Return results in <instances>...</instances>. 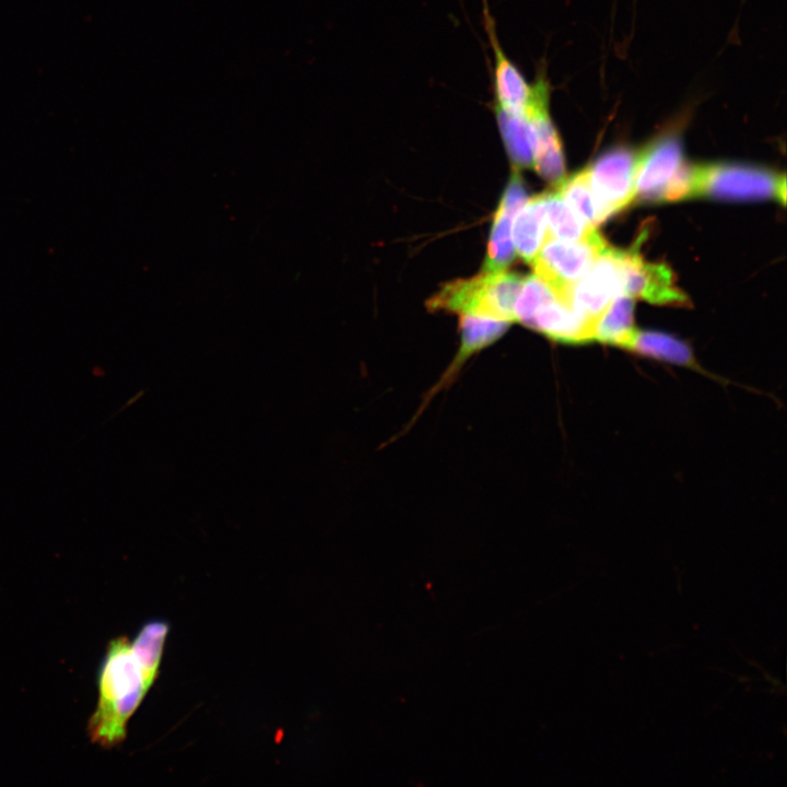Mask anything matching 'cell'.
<instances>
[{
	"instance_id": "1",
	"label": "cell",
	"mask_w": 787,
	"mask_h": 787,
	"mask_svg": "<svg viewBox=\"0 0 787 787\" xmlns=\"http://www.w3.org/2000/svg\"><path fill=\"white\" fill-rule=\"evenodd\" d=\"M157 676L142 663L126 636L111 639L97 674L96 708L87 723L91 741L107 749L121 743L130 717Z\"/></svg>"
},
{
	"instance_id": "2",
	"label": "cell",
	"mask_w": 787,
	"mask_h": 787,
	"mask_svg": "<svg viewBox=\"0 0 787 787\" xmlns=\"http://www.w3.org/2000/svg\"><path fill=\"white\" fill-rule=\"evenodd\" d=\"M524 277L504 270H482L470 279L446 283L426 303L431 312L474 315L514 322V305Z\"/></svg>"
},
{
	"instance_id": "3",
	"label": "cell",
	"mask_w": 787,
	"mask_h": 787,
	"mask_svg": "<svg viewBox=\"0 0 787 787\" xmlns=\"http://www.w3.org/2000/svg\"><path fill=\"white\" fill-rule=\"evenodd\" d=\"M608 246L596 230L574 242L547 238L531 265L535 274L568 305L572 287L588 273Z\"/></svg>"
},
{
	"instance_id": "4",
	"label": "cell",
	"mask_w": 787,
	"mask_h": 787,
	"mask_svg": "<svg viewBox=\"0 0 787 787\" xmlns=\"http://www.w3.org/2000/svg\"><path fill=\"white\" fill-rule=\"evenodd\" d=\"M713 197L728 200L775 198L786 199L784 175L763 168L715 164L694 165L692 197Z\"/></svg>"
},
{
	"instance_id": "5",
	"label": "cell",
	"mask_w": 787,
	"mask_h": 787,
	"mask_svg": "<svg viewBox=\"0 0 787 787\" xmlns=\"http://www.w3.org/2000/svg\"><path fill=\"white\" fill-rule=\"evenodd\" d=\"M623 252L609 245L571 290L568 305L591 329L594 340L597 321L622 290Z\"/></svg>"
},
{
	"instance_id": "6",
	"label": "cell",
	"mask_w": 787,
	"mask_h": 787,
	"mask_svg": "<svg viewBox=\"0 0 787 787\" xmlns=\"http://www.w3.org/2000/svg\"><path fill=\"white\" fill-rule=\"evenodd\" d=\"M637 167L638 153L622 148L604 153L588 167L591 189L607 219L635 199Z\"/></svg>"
},
{
	"instance_id": "7",
	"label": "cell",
	"mask_w": 787,
	"mask_h": 787,
	"mask_svg": "<svg viewBox=\"0 0 787 787\" xmlns=\"http://www.w3.org/2000/svg\"><path fill=\"white\" fill-rule=\"evenodd\" d=\"M532 89V97L526 111L535 136L532 166L545 180L559 185L565 178L564 154L560 136L550 117V85L542 69L538 72Z\"/></svg>"
},
{
	"instance_id": "8",
	"label": "cell",
	"mask_w": 787,
	"mask_h": 787,
	"mask_svg": "<svg viewBox=\"0 0 787 787\" xmlns=\"http://www.w3.org/2000/svg\"><path fill=\"white\" fill-rule=\"evenodd\" d=\"M482 11L483 25L493 51L492 104L506 111L524 115L532 97V83L526 80L502 48L486 0H483Z\"/></svg>"
},
{
	"instance_id": "9",
	"label": "cell",
	"mask_w": 787,
	"mask_h": 787,
	"mask_svg": "<svg viewBox=\"0 0 787 787\" xmlns=\"http://www.w3.org/2000/svg\"><path fill=\"white\" fill-rule=\"evenodd\" d=\"M622 291L653 304H683L688 301L666 265L647 262L632 251L623 252Z\"/></svg>"
},
{
	"instance_id": "10",
	"label": "cell",
	"mask_w": 787,
	"mask_h": 787,
	"mask_svg": "<svg viewBox=\"0 0 787 787\" xmlns=\"http://www.w3.org/2000/svg\"><path fill=\"white\" fill-rule=\"evenodd\" d=\"M682 164V146L674 136H666L638 152L635 199L659 201L660 193Z\"/></svg>"
},
{
	"instance_id": "11",
	"label": "cell",
	"mask_w": 787,
	"mask_h": 787,
	"mask_svg": "<svg viewBox=\"0 0 787 787\" xmlns=\"http://www.w3.org/2000/svg\"><path fill=\"white\" fill-rule=\"evenodd\" d=\"M510 324L512 322L508 321L481 316L466 314L460 315L461 342L459 350L445 374L427 395L424 404L439 389L446 387V385L454 380L455 375L470 356L500 339L508 329Z\"/></svg>"
},
{
	"instance_id": "12",
	"label": "cell",
	"mask_w": 787,
	"mask_h": 787,
	"mask_svg": "<svg viewBox=\"0 0 787 787\" xmlns=\"http://www.w3.org/2000/svg\"><path fill=\"white\" fill-rule=\"evenodd\" d=\"M528 327L557 342L583 343L594 340L587 324L559 298L541 306Z\"/></svg>"
},
{
	"instance_id": "13",
	"label": "cell",
	"mask_w": 787,
	"mask_h": 787,
	"mask_svg": "<svg viewBox=\"0 0 787 787\" xmlns=\"http://www.w3.org/2000/svg\"><path fill=\"white\" fill-rule=\"evenodd\" d=\"M514 218L512 237L515 252L532 263L548 238L543 193L528 198Z\"/></svg>"
},
{
	"instance_id": "14",
	"label": "cell",
	"mask_w": 787,
	"mask_h": 787,
	"mask_svg": "<svg viewBox=\"0 0 787 787\" xmlns=\"http://www.w3.org/2000/svg\"><path fill=\"white\" fill-rule=\"evenodd\" d=\"M506 152L515 169L532 166L535 136L529 117L491 104Z\"/></svg>"
},
{
	"instance_id": "15",
	"label": "cell",
	"mask_w": 787,
	"mask_h": 787,
	"mask_svg": "<svg viewBox=\"0 0 787 787\" xmlns=\"http://www.w3.org/2000/svg\"><path fill=\"white\" fill-rule=\"evenodd\" d=\"M634 297L619 291L595 327V340L631 350L637 330L634 327Z\"/></svg>"
},
{
	"instance_id": "16",
	"label": "cell",
	"mask_w": 787,
	"mask_h": 787,
	"mask_svg": "<svg viewBox=\"0 0 787 787\" xmlns=\"http://www.w3.org/2000/svg\"><path fill=\"white\" fill-rule=\"evenodd\" d=\"M557 191L588 227L595 230L607 220L591 189L588 167L568 178L565 177L557 185Z\"/></svg>"
},
{
	"instance_id": "17",
	"label": "cell",
	"mask_w": 787,
	"mask_h": 787,
	"mask_svg": "<svg viewBox=\"0 0 787 787\" xmlns=\"http://www.w3.org/2000/svg\"><path fill=\"white\" fill-rule=\"evenodd\" d=\"M548 238L579 240L594 228L588 227L568 207L559 191L543 193Z\"/></svg>"
},
{
	"instance_id": "18",
	"label": "cell",
	"mask_w": 787,
	"mask_h": 787,
	"mask_svg": "<svg viewBox=\"0 0 787 787\" xmlns=\"http://www.w3.org/2000/svg\"><path fill=\"white\" fill-rule=\"evenodd\" d=\"M516 213L501 205L497 207L482 270H504L514 260L516 252L512 237V224Z\"/></svg>"
},
{
	"instance_id": "19",
	"label": "cell",
	"mask_w": 787,
	"mask_h": 787,
	"mask_svg": "<svg viewBox=\"0 0 787 787\" xmlns=\"http://www.w3.org/2000/svg\"><path fill=\"white\" fill-rule=\"evenodd\" d=\"M631 351L682 364H689L692 359L684 343L659 332L637 331Z\"/></svg>"
},
{
	"instance_id": "20",
	"label": "cell",
	"mask_w": 787,
	"mask_h": 787,
	"mask_svg": "<svg viewBox=\"0 0 787 787\" xmlns=\"http://www.w3.org/2000/svg\"><path fill=\"white\" fill-rule=\"evenodd\" d=\"M557 298L553 291L535 273L524 278L514 305V320L529 326L536 312Z\"/></svg>"
}]
</instances>
